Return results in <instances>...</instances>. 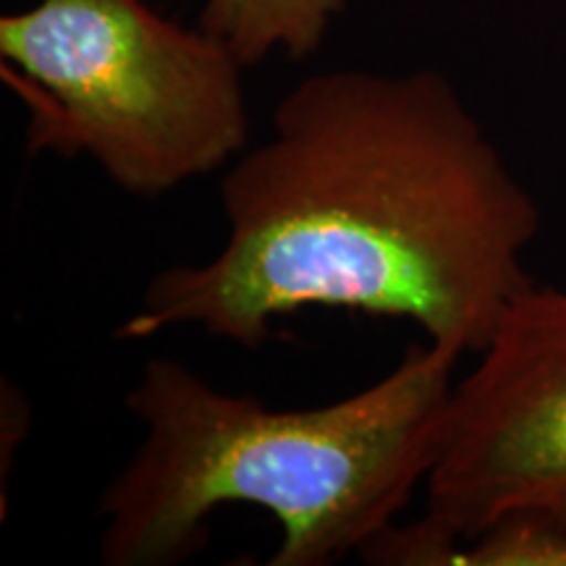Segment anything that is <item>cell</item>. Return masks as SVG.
<instances>
[{
    "label": "cell",
    "mask_w": 566,
    "mask_h": 566,
    "mask_svg": "<svg viewBox=\"0 0 566 566\" xmlns=\"http://www.w3.org/2000/svg\"><path fill=\"white\" fill-rule=\"evenodd\" d=\"M0 59L30 153L90 158L134 197L229 168L250 142L239 55L145 0H38L0 19Z\"/></svg>",
    "instance_id": "3957f363"
},
{
    "label": "cell",
    "mask_w": 566,
    "mask_h": 566,
    "mask_svg": "<svg viewBox=\"0 0 566 566\" xmlns=\"http://www.w3.org/2000/svg\"><path fill=\"white\" fill-rule=\"evenodd\" d=\"M459 357L424 338L378 384L300 409L223 391L179 359H147L126 396L145 436L97 504L103 564H184L231 504L279 522L271 566L359 556L424 488Z\"/></svg>",
    "instance_id": "7a4b0ae2"
},
{
    "label": "cell",
    "mask_w": 566,
    "mask_h": 566,
    "mask_svg": "<svg viewBox=\"0 0 566 566\" xmlns=\"http://www.w3.org/2000/svg\"><path fill=\"white\" fill-rule=\"evenodd\" d=\"M451 388L424 480V514L391 525L359 558L443 566L504 522L566 527V289L530 286Z\"/></svg>",
    "instance_id": "277c9868"
},
{
    "label": "cell",
    "mask_w": 566,
    "mask_h": 566,
    "mask_svg": "<svg viewBox=\"0 0 566 566\" xmlns=\"http://www.w3.org/2000/svg\"><path fill=\"white\" fill-rule=\"evenodd\" d=\"M349 0H205L200 27L223 40L244 66L321 51Z\"/></svg>",
    "instance_id": "5b68a950"
},
{
    "label": "cell",
    "mask_w": 566,
    "mask_h": 566,
    "mask_svg": "<svg viewBox=\"0 0 566 566\" xmlns=\"http://www.w3.org/2000/svg\"><path fill=\"white\" fill-rule=\"evenodd\" d=\"M443 566H566V527L504 522L451 548Z\"/></svg>",
    "instance_id": "8992f818"
},
{
    "label": "cell",
    "mask_w": 566,
    "mask_h": 566,
    "mask_svg": "<svg viewBox=\"0 0 566 566\" xmlns=\"http://www.w3.org/2000/svg\"><path fill=\"white\" fill-rule=\"evenodd\" d=\"M226 244L155 275L118 342L197 328L260 349L304 310L409 321L480 354L533 283L543 212L436 69L302 80L221 181Z\"/></svg>",
    "instance_id": "6da1fadb"
}]
</instances>
